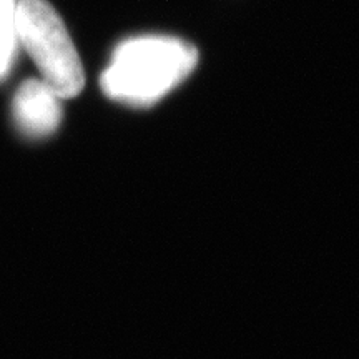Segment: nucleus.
<instances>
[{"label": "nucleus", "instance_id": "nucleus-4", "mask_svg": "<svg viewBox=\"0 0 359 359\" xmlns=\"http://www.w3.org/2000/svg\"><path fill=\"white\" fill-rule=\"evenodd\" d=\"M17 7L19 0H0V80L7 77L15 58L17 45Z\"/></svg>", "mask_w": 359, "mask_h": 359}, {"label": "nucleus", "instance_id": "nucleus-3", "mask_svg": "<svg viewBox=\"0 0 359 359\" xmlns=\"http://www.w3.org/2000/svg\"><path fill=\"white\" fill-rule=\"evenodd\" d=\"M62 100L64 98L42 79L27 80L13 98V120L27 137H48L62 122Z\"/></svg>", "mask_w": 359, "mask_h": 359}, {"label": "nucleus", "instance_id": "nucleus-2", "mask_svg": "<svg viewBox=\"0 0 359 359\" xmlns=\"http://www.w3.org/2000/svg\"><path fill=\"white\" fill-rule=\"evenodd\" d=\"M17 39L58 97L65 100L82 92L85 74L79 52L64 20L47 0H19Z\"/></svg>", "mask_w": 359, "mask_h": 359}, {"label": "nucleus", "instance_id": "nucleus-1", "mask_svg": "<svg viewBox=\"0 0 359 359\" xmlns=\"http://www.w3.org/2000/svg\"><path fill=\"white\" fill-rule=\"evenodd\" d=\"M198 64L195 45L170 35H140L115 47L100 77L102 92L128 107H151Z\"/></svg>", "mask_w": 359, "mask_h": 359}]
</instances>
